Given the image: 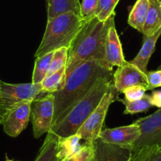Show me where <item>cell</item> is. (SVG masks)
Listing matches in <instances>:
<instances>
[{
    "label": "cell",
    "instance_id": "cell-1",
    "mask_svg": "<svg viewBox=\"0 0 161 161\" xmlns=\"http://www.w3.org/2000/svg\"><path fill=\"white\" fill-rule=\"evenodd\" d=\"M101 77L112 78L113 71L105 69L96 61L80 63L66 76L64 86L53 93L55 112L51 130L59 124L71 108L85 97L96 81Z\"/></svg>",
    "mask_w": 161,
    "mask_h": 161
},
{
    "label": "cell",
    "instance_id": "cell-2",
    "mask_svg": "<svg viewBox=\"0 0 161 161\" xmlns=\"http://www.w3.org/2000/svg\"><path fill=\"white\" fill-rule=\"evenodd\" d=\"M114 21V15L108 21H100L97 18L88 21L69 47L66 66V77L80 63L96 61L106 69L104 48L108 28Z\"/></svg>",
    "mask_w": 161,
    "mask_h": 161
},
{
    "label": "cell",
    "instance_id": "cell-3",
    "mask_svg": "<svg viewBox=\"0 0 161 161\" xmlns=\"http://www.w3.org/2000/svg\"><path fill=\"white\" fill-rule=\"evenodd\" d=\"M112 83V78L101 77L90 90L80 99L68 112L59 124L50 130L58 137H66L76 134L92 111L97 108Z\"/></svg>",
    "mask_w": 161,
    "mask_h": 161
},
{
    "label": "cell",
    "instance_id": "cell-4",
    "mask_svg": "<svg viewBox=\"0 0 161 161\" xmlns=\"http://www.w3.org/2000/svg\"><path fill=\"white\" fill-rule=\"evenodd\" d=\"M86 23L80 15L74 12L63 14L47 20L41 43L35 53L36 58L61 47L69 48Z\"/></svg>",
    "mask_w": 161,
    "mask_h": 161
},
{
    "label": "cell",
    "instance_id": "cell-5",
    "mask_svg": "<svg viewBox=\"0 0 161 161\" xmlns=\"http://www.w3.org/2000/svg\"><path fill=\"white\" fill-rule=\"evenodd\" d=\"M43 92L41 84H10L0 80V125L9 114L25 100H33Z\"/></svg>",
    "mask_w": 161,
    "mask_h": 161
},
{
    "label": "cell",
    "instance_id": "cell-6",
    "mask_svg": "<svg viewBox=\"0 0 161 161\" xmlns=\"http://www.w3.org/2000/svg\"><path fill=\"white\" fill-rule=\"evenodd\" d=\"M119 94L112 82L97 108L92 111L77 131V134L81 140L92 143L99 138L108 108L111 103L117 100Z\"/></svg>",
    "mask_w": 161,
    "mask_h": 161
},
{
    "label": "cell",
    "instance_id": "cell-7",
    "mask_svg": "<svg viewBox=\"0 0 161 161\" xmlns=\"http://www.w3.org/2000/svg\"><path fill=\"white\" fill-rule=\"evenodd\" d=\"M55 112V96L47 93L44 97H36L32 101L30 119L35 138L48 133L53 123Z\"/></svg>",
    "mask_w": 161,
    "mask_h": 161
},
{
    "label": "cell",
    "instance_id": "cell-8",
    "mask_svg": "<svg viewBox=\"0 0 161 161\" xmlns=\"http://www.w3.org/2000/svg\"><path fill=\"white\" fill-rule=\"evenodd\" d=\"M134 123L140 128L141 136L132 145L133 151L161 143V108L150 115L137 119Z\"/></svg>",
    "mask_w": 161,
    "mask_h": 161
},
{
    "label": "cell",
    "instance_id": "cell-9",
    "mask_svg": "<svg viewBox=\"0 0 161 161\" xmlns=\"http://www.w3.org/2000/svg\"><path fill=\"white\" fill-rule=\"evenodd\" d=\"M112 82L119 93L123 92L127 88L138 85L145 86L148 90L146 74L130 62H126L117 68L113 74Z\"/></svg>",
    "mask_w": 161,
    "mask_h": 161
},
{
    "label": "cell",
    "instance_id": "cell-10",
    "mask_svg": "<svg viewBox=\"0 0 161 161\" xmlns=\"http://www.w3.org/2000/svg\"><path fill=\"white\" fill-rule=\"evenodd\" d=\"M32 100H25L20 103L7 115L3 123V130L7 135L16 137L27 127L30 120Z\"/></svg>",
    "mask_w": 161,
    "mask_h": 161
},
{
    "label": "cell",
    "instance_id": "cell-11",
    "mask_svg": "<svg viewBox=\"0 0 161 161\" xmlns=\"http://www.w3.org/2000/svg\"><path fill=\"white\" fill-rule=\"evenodd\" d=\"M93 161H130L133 149L131 145L108 143L99 137L93 142Z\"/></svg>",
    "mask_w": 161,
    "mask_h": 161
},
{
    "label": "cell",
    "instance_id": "cell-12",
    "mask_svg": "<svg viewBox=\"0 0 161 161\" xmlns=\"http://www.w3.org/2000/svg\"><path fill=\"white\" fill-rule=\"evenodd\" d=\"M126 61L114 21L108 28L104 48V65L107 69L113 71L114 66H121Z\"/></svg>",
    "mask_w": 161,
    "mask_h": 161
},
{
    "label": "cell",
    "instance_id": "cell-13",
    "mask_svg": "<svg viewBox=\"0 0 161 161\" xmlns=\"http://www.w3.org/2000/svg\"><path fill=\"white\" fill-rule=\"evenodd\" d=\"M140 136V128L134 123L127 126L103 130L100 132L99 137L108 143L132 146Z\"/></svg>",
    "mask_w": 161,
    "mask_h": 161
},
{
    "label": "cell",
    "instance_id": "cell-14",
    "mask_svg": "<svg viewBox=\"0 0 161 161\" xmlns=\"http://www.w3.org/2000/svg\"><path fill=\"white\" fill-rule=\"evenodd\" d=\"M160 36L161 28L151 36H144L142 48L140 49L137 55L134 57V59L130 61L145 74H146V72L148 71L147 68H148V62L154 52L156 42Z\"/></svg>",
    "mask_w": 161,
    "mask_h": 161
},
{
    "label": "cell",
    "instance_id": "cell-15",
    "mask_svg": "<svg viewBox=\"0 0 161 161\" xmlns=\"http://www.w3.org/2000/svg\"><path fill=\"white\" fill-rule=\"evenodd\" d=\"M161 28V0H149L148 14L144 25V36H151Z\"/></svg>",
    "mask_w": 161,
    "mask_h": 161
},
{
    "label": "cell",
    "instance_id": "cell-16",
    "mask_svg": "<svg viewBox=\"0 0 161 161\" xmlns=\"http://www.w3.org/2000/svg\"><path fill=\"white\" fill-rule=\"evenodd\" d=\"M80 0H47V20L69 12L80 15Z\"/></svg>",
    "mask_w": 161,
    "mask_h": 161
},
{
    "label": "cell",
    "instance_id": "cell-17",
    "mask_svg": "<svg viewBox=\"0 0 161 161\" xmlns=\"http://www.w3.org/2000/svg\"><path fill=\"white\" fill-rule=\"evenodd\" d=\"M149 0H137L128 18V24L142 33L146 21Z\"/></svg>",
    "mask_w": 161,
    "mask_h": 161
},
{
    "label": "cell",
    "instance_id": "cell-18",
    "mask_svg": "<svg viewBox=\"0 0 161 161\" xmlns=\"http://www.w3.org/2000/svg\"><path fill=\"white\" fill-rule=\"evenodd\" d=\"M58 137L49 131L35 161H60L58 157Z\"/></svg>",
    "mask_w": 161,
    "mask_h": 161
},
{
    "label": "cell",
    "instance_id": "cell-19",
    "mask_svg": "<svg viewBox=\"0 0 161 161\" xmlns=\"http://www.w3.org/2000/svg\"><path fill=\"white\" fill-rule=\"evenodd\" d=\"M80 140L81 139L77 134L66 137H58V157L59 160L80 151L83 146L80 144Z\"/></svg>",
    "mask_w": 161,
    "mask_h": 161
},
{
    "label": "cell",
    "instance_id": "cell-20",
    "mask_svg": "<svg viewBox=\"0 0 161 161\" xmlns=\"http://www.w3.org/2000/svg\"><path fill=\"white\" fill-rule=\"evenodd\" d=\"M53 54L54 52H52L43 56L36 58L35 66H34L33 73H32V83L33 84L41 83L44 79L47 77Z\"/></svg>",
    "mask_w": 161,
    "mask_h": 161
},
{
    "label": "cell",
    "instance_id": "cell-21",
    "mask_svg": "<svg viewBox=\"0 0 161 161\" xmlns=\"http://www.w3.org/2000/svg\"><path fill=\"white\" fill-rule=\"evenodd\" d=\"M66 80V68H63L57 72L47 75L40 83L43 92L54 93L64 86Z\"/></svg>",
    "mask_w": 161,
    "mask_h": 161
},
{
    "label": "cell",
    "instance_id": "cell-22",
    "mask_svg": "<svg viewBox=\"0 0 161 161\" xmlns=\"http://www.w3.org/2000/svg\"><path fill=\"white\" fill-rule=\"evenodd\" d=\"M130 161H161V146L146 145L132 153Z\"/></svg>",
    "mask_w": 161,
    "mask_h": 161
},
{
    "label": "cell",
    "instance_id": "cell-23",
    "mask_svg": "<svg viewBox=\"0 0 161 161\" xmlns=\"http://www.w3.org/2000/svg\"><path fill=\"white\" fill-rule=\"evenodd\" d=\"M116 100L122 102L125 105L126 109L124 111V114H134L145 112L153 107L151 101V97L147 94H145L140 100L134 101H128L126 99H120L119 97Z\"/></svg>",
    "mask_w": 161,
    "mask_h": 161
},
{
    "label": "cell",
    "instance_id": "cell-24",
    "mask_svg": "<svg viewBox=\"0 0 161 161\" xmlns=\"http://www.w3.org/2000/svg\"><path fill=\"white\" fill-rule=\"evenodd\" d=\"M119 0H98L96 18L100 21H106L114 15V9Z\"/></svg>",
    "mask_w": 161,
    "mask_h": 161
},
{
    "label": "cell",
    "instance_id": "cell-25",
    "mask_svg": "<svg viewBox=\"0 0 161 161\" xmlns=\"http://www.w3.org/2000/svg\"><path fill=\"white\" fill-rule=\"evenodd\" d=\"M68 52L69 48L67 47H61L54 52L47 75L57 72L63 68H66L68 59Z\"/></svg>",
    "mask_w": 161,
    "mask_h": 161
},
{
    "label": "cell",
    "instance_id": "cell-26",
    "mask_svg": "<svg viewBox=\"0 0 161 161\" xmlns=\"http://www.w3.org/2000/svg\"><path fill=\"white\" fill-rule=\"evenodd\" d=\"M94 153L93 142H86L80 151L61 161H92L94 159Z\"/></svg>",
    "mask_w": 161,
    "mask_h": 161
},
{
    "label": "cell",
    "instance_id": "cell-27",
    "mask_svg": "<svg viewBox=\"0 0 161 161\" xmlns=\"http://www.w3.org/2000/svg\"><path fill=\"white\" fill-rule=\"evenodd\" d=\"M98 0H82L80 6V17L86 22L96 18Z\"/></svg>",
    "mask_w": 161,
    "mask_h": 161
},
{
    "label": "cell",
    "instance_id": "cell-28",
    "mask_svg": "<svg viewBox=\"0 0 161 161\" xmlns=\"http://www.w3.org/2000/svg\"><path fill=\"white\" fill-rule=\"evenodd\" d=\"M148 90L145 86H134L131 87L127 88L123 91V93L124 94V99L128 101H134L142 99L145 95V92Z\"/></svg>",
    "mask_w": 161,
    "mask_h": 161
},
{
    "label": "cell",
    "instance_id": "cell-29",
    "mask_svg": "<svg viewBox=\"0 0 161 161\" xmlns=\"http://www.w3.org/2000/svg\"><path fill=\"white\" fill-rule=\"evenodd\" d=\"M148 90L161 87V69L146 72Z\"/></svg>",
    "mask_w": 161,
    "mask_h": 161
},
{
    "label": "cell",
    "instance_id": "cell-30",
    "mask_svg": "<svg viewBox=\"0 0 161 161\" xmlns=\"http://www.w3.org/2000/svg\"><path fill=\"white\" fill-rule=\"evenodd\" d=\"M150 97L153 106L161 108V90L153 91Z\"/></svg>",
    "mask_w": 161,
    "mask_h": 161
},
{
    "label": "cell",
    "instance_id": "cell-31",
    "mask_svg": "<svg viewBox=\"0 0 161 161\" xmlns=\"http://www.w3.org/2000/svg\"><path fill=\"white\" fill-rule=\"evenodd\" d=\"M6 161H15V160H13V159H7V160Z\"/></svg>",
    "mask_w": 161,
    "mask_h": 161
},
{
    "label": "cell",
    "instance_id": "cell-32",
    "mask_svg": "<svg viewBox=\"0 0 161 161\" xmlns=\"http://www.w3.org/2000/svg\"><path fill=\"white\" fill-rule=\"evenodd\" d=\"M159 145H160V146H161V143H160V144H159Z\"/></svg>",
    "mask_w": 161,
    "mask_h": 161
},
{
    "label": "cell",
    "instance_id": "cell-33",
    "mask_svg": "<svg viewBox=\"0 0 161 161\" xmlns=\"http://www.w3.org/2000/svg\"><path fill=\"white\" fill-rule=\"evenodd\" d=\"M92 161H93V159H92Z\"/></svg>",
    "mask_w": 161,
    "mask_h": 161
}]
</instances>
